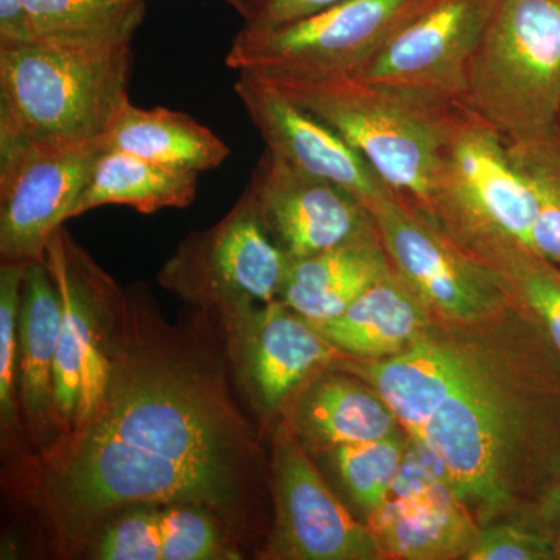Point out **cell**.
<instances>
[{"instance_id": "6da1fadb", "label": "cell", "mask_w": 560, "mask_h": 560, "mask_svg": "<svg viewBox=\"0 0 560 560\" xmlns=\"http://www.w3.org/2000/svg\"><path fill=\"white\" fill-rule=\"evenodd\" d=\"M460 326L458 375L412 440L440 459L478 525L545 521L560 480L559 350L514 298Z\"/></svg>"}, {"instance_id": "7a4b0ae2", "label": "cell", "mask_w": 560, "mask_h": 560, "mask_svg": "<svg viewBox=\"0 0 560 560\" xmlns=\"http://www.w3.org/2000/svg\"><path fill=\"white\" fill-rule=\"evenodd\" d=\"M235 431L219 390L167 355L117 348L108 393L80 431L58 480L68 517L127 504L230 503Z\"/></svg>"}, {"instance_id": "3957f363", "label": "cell", "mask_w": 560, "mask_h": 560, "mask_svg": "<svg viewBox=\"0 0 560 560\" xmlns=\"http://www.w3.org/2000/svg\"><path fill=\"white\" fill-rule=\"evenodd\" d=\"M256 79L329 125L394 195L422 210L436 187L445 149L469 110L440 92L350 77Z\"/></svg>"}, {"instance_id": "277c9868", "label": "cell", "mask_w": 560, "mask_h": 560, "mask_svg": "<svg viewBox=\"0 0 560 560\" xmlns=\"http://www.w3.org/2000/svg\"><path fill=\"white\" fill-rule=\"evenodd\" d=\"M131 44L0 47V140L102 138L130 102Z\"/></svg>"}, {"instance_id": "5b68a950", "label": "cell", "mask_w": 560, "mask_h": 560, "mask_svg": "<svg viewBox=\"0 0 560 560\" xmlns=\"http://www.w3.org/2000/svg\"><path fill=\"white\" fill-rule=\"evenodd\" d=\"M460 103L506 142L558 130L560 0L493 2Z\"/></svg>"}, {"instance_id": "8992f818", "label": "cell", "mask_w": 560, "mask_h": 560, "mask_svg": "<svg viewBox=\"0 0 560 560\" xmlns=\"http://www.w3.org/2000/svg\"><path fill=\"white\" fill-rule=\"evenodd\" d=\"M456 245L490 271L530 248L536 201L495 128L467 110L442 158L427 209Z\"/></svg>"}, {"instance_id": "52a82bcc", "label": "cell", "mask_w": 560, "mask_h": 560, "mask_svg": "<svg viewBox=\"0 0 560 560\" xmlns=\"http://www.w3.org/2000/svg\"><path fill=\"white\" fill-rule=\"evenodd\" d=\"M429 0H345L304 20L232 39L228 68L260 79L350 77Z\"/></svg>"}, {"instance_id": "ba28073f", "label": "cell", "mask_w": 560, "mask_h": 560, "mask_svg": "<svg viewBox=\"0 0 560 560\" xmlns=\"http://www.w3.org/2000/svg\"><path fill=\"white\" fill-rule=\"evenodd\" d=\"M44 260L62 300L54 419L66 430L80 431L108 393L117 352L108 315L117 290L62 228L50 238Z\"/></svg>"}, {"instance_id": "9c48e42d", "label": "cell", "mask_w": 560, "mask_h": 560, "mask_svg": "<svg viewBox=\"0 0 560 560\" xmlns=\"http://www.w3.org/2000/svg\"><path fill=\"white\" fill-rule=\"evenodd\" d=\"M103 151V136L0 140L2 264L44 260L50 238L70 219Z\"/></svg>"}, {"instance_id": "30bf717a", "label": "cell", "mask_w": 560, "mask_h": 560, "mask_svg": "<svg viewBox=\"0 0 560 560\" xmlns=\"http://www.w3.org/2000/svg\"><path fill=\"white\" fill-rule=\"evenodd\" d=\"M290 265L242 195L219 224L180 243L165 264L161 282L226 315L279 301Z\"/></svg>"}, {"instance_id": "8fae6325", "label": "cell", "mask_w": 560, "mask_h": 560, "mask_svg": "<svg viewBox=\"0 0 560 560\" xmlns=\"http://www.w3.org/2000/svg\"><path fill=\"white\" fill-rule=\"evenodd\" d=\"M370 212L390 267L438 318L480 319L512 301L499 276L467 256L422 209L390 195Z\"/></svg>"}, {"instance_id": "7c38bea8", "label": "cell", "mask_w": 560, "mask_h": 560, "mask_svg": "<svg viewBox=\"0 0 560 560\" xmlns=\"http://www.w3.org/2000/svg\"><path fill=\"white\" fill-rule=\"evenodd\" d=\"M276 526L271 552L293 560L385 559L370 526L353 518L308 458L290 425L272 444Z\"/></svg>"}, {"instance_id": "4fadbf2b", "label": "cell", "mask_w": 560, "mask_h": 560, "mask_svg": "<svg viewBox=\"0 0 560 560\" xmlns=\"http://www.w3.org/2000/svg\"><path fill=\"white\" fill-rule=\"evenodd\" d=\"M243 197L291 261L377 232L370 209L353 195L268 150L254 167Z\"/></svg>"}, {"instance_id": "5bb4252c", "label": "cell", "mask_w": 560, "mask_h": 560, "mask_svg": "<svg viewBox=\"0 0 560 560\" xmlns=\"http://www.w3.org/2000/svg\"><path fill=\"white\" fill-rule=\"evenodd\" d=\"M495 0H429L350 79L458 98Z\"/></svg>"}, {"instance_id": "9a60e30c", "label": "cell", "mask_w": 560, "mask_h": 560, "mask_svg": "<svg viewBox=\"0 0 560 560\" xmlns=\"http://www.w3.org/2000/svg\"><path fill=\"white\" fill-rule=\"evenodd\" d=\"M234 91L267 150L276 156L316 178L337 184L368 209L394 195L363 154L270 84L241 73Z\"/></svg>"}, {"instance_id": "2e32d148", "label": "cell", "mask_w": 560, "mask_h": 560, "mask_svg": "<svg viewBox=\"0 0 560 560\" xmlns=\"http://www.w3.org/2000/svg\"><path fill=\"white\" fill-rule=\"evenodd\" d=\"M235 352L265 410L285 405L342 353L285 302L226 313Z\"/></svg>"}, {"instance_id": "e0dca14e", "label": "cell", "mask_w": 560, "mask_h": 560, "mask_svg": "<svg viewBox=\"0 0 560 560\" xmlns=\"http://www.w3.org/2000/svg\"><path fill=\"white\" fill-rule=\"evenodd\" d=\"M433 319L425 302L389 264L341 315L311 324L345 357L385 360L416 345Z\"/></svg>"}, {"instance_id": "ac0fdd59", "label": "cell", "mask_w": 560, "mask_h": 560, "mask_svg": "<svg viewBox=\"0 0 560 560\" xmlns=\"http://www.w3.org/2000/svg\"><path fill=\"white\" fill-rule=\"evenodd\" d=\"M298 390L289 425L313 447L334 451L385 440L404 430L381 394L348 372L326 368Z\"/></svg>"}, {"instance_id": "d6986e66", "label": "cell", "mask_w": 560, "mask_h": 560, "mask_svg": "<svg viewBox=\"0 0 560 560\" xmlns=\"http://www.w3.org/2000/svg\"><path fill=\"white\" fill-rule=\"evenodd\" d=\"M366 515L385 559H466L481 528L452 485L425 495L389 497Z\"/></svg>"}, {"instance_id": "ffe728a7", "label": "cell", "mask_w": 560, "mask_h": 560, "mask_svg": "<svg viewBox=\"0 0 560 560\" xmlns=\"http://www.w3.org/2000/svg\"><path fill=\"white\" fill-rule=\"evenodd\" d=\"M388 268L377 230L359 241L291 261L280 301L305 319H331L359 300Z\"/></svg>"}, {"instance_id": "44dd1931", "label": "cell", "mask_w": 560, "mask_h": 560, "mask_svg": "<svg viewBox=\"0 0 560 560\" xmlns=\"http://www.w3.org/2000/svg\"><path fill=\"white\" fill-rule=\"evenodd\" d=\"M106 150L176 168L200 173L215 171L231 149L189 114L167 108L142 109L128 102L103 135Z\"/></svg>"}, {"instance_id": "7402d4cb", "label": "cell", "mask_w": 560, "mask_h": 560, "mask_svg": "<svg viewBox=\"0 0 560 560\" xmlns=\"http://www.w3.org/2000/svg\"><path fill=\"white\" fill-rule=\"evenodd\" d=\"M61 319V293L46 260L25 264L18 385L22 407L35 427H46L54 419V372Z\"/></svg>"}, {"instance_id": "603a6c76", "label": "cell", "mask_w": 560, "mask_h": 560, "mask_svg": "<svg viewBox=\"0 0 560 560\" xmlns=\"http://www.w3.org/2000/svg\"><path fill=\"white\" fill-rule=\"evenodd\" d=\"M198 176V173L176 171L124 151L105 149L70 219L109 205L128 206L142 213L186 208L197 195Z\"/></svg>"}, {"instance_id": "cb8c5ba5", "label": "cell", "mask_w": 560, "mask_h": 560, "mask_svg": "<svg viewBox=\"0 0 560 560\" xmlns=\"http://www.w3.org/2000/svg\"><path fill=\"white\" fill-rule=\"evenodd\" d=\"M35 40L79 46L131 44L145 0H24Z\"/></svg>"}, {"instance_id": "d4e9b609", "label": "cell", "mask_w": 560, "mask_h": 560, "mask_svg": "<svg viewBox=\"0 0 560 560\" xmlns=\"http://www.w3.org/2000/svg\"><path fill=\"white\" fill-rule=\"evenodd\" d=\"M515 167L528 183L536 201L530 248L560 268V135L508 142Z\"/></svg>"}, {"instance_id": "484cf974", "label": "cell", "mask_w": 560, "mask_h": 560, "mask_svg": "<svg viewBox=\"0 0 560 560\" xmlns=\"http://www.w3.org/2000/svg\"><path fill=\"white\" fill-rule=\"evenodd\" d=\"M408 444L410 434L400 430L385 440L331 451L346 489L366 514L389 499Z\"/></svg>"}, {"instance_id": "4316f807", "label": "cell", "mask_w": 560, "mask_h": 560, "mask_svg": "<svg viewBox=\"0 0 560 560\" xmlns=\"http://www.w3.org/2000/svg\"><path fill=\"white\" fill-rule=\"evenodd\" d=\"M493 272L511 296L539 320L560 353V268L533 249L522 248Z\"/></svg>"}, {"instance_id": "83f0119b", "label": "cell", "mask_w": 560, "mask_h": 560, "mask_svg": "<svg viewBox=\"0 0 560 560\" xmlns=\"http://www.w3.org/2000/svg\"><path fill=\"white\" fill-rule=\"evenodd\" d=\"M162 560L237 559L206 508L168 504L160 510Z\"/></svg>"}, {"instance_id": "f1b7e54d", "label": "cell", "mask_w": 560, "mask_h": 560, "mask_svg": "<svg viewBox=\"0 0 560 560\" xmlns=\"http://www.w3.org/2000/svg\"><path fill=\"white\" fill-rule=\"evenodd\" d=\"M469 560H560L547 523L537 517L504 518L481 526Z\"/></svg>"}, {"instance_id": "f546056e", "label": "cell", "mask_w": 560, "mask_h": 560, "mask_svg": "<svg viewBox=\"0 0 560 560\" xmlns=\"http://www.w3.org/2000/svg\"><path fill=\"white\" fill-rule=\"evenodd\" d=\"M25 264L0 267V411L3 422L14 420V389L18 381L20 311Z\"/></svg>"}, {"instance_id": "4dcf8cb0", "label": "cell", "mask_w": 560, "mask_h": 560, "mask_svg": "<svg viewBox=\"0 0 560 560\" xmlns=\"http://www.w3.org/2000/svg\"><path fill=\"white\" fill-rule=\"evenodd\" d=\"M160 510L139 508L110 523L95 551L103 560H162Z\"/></svg>"}, {"instance_id": "1f68e13d", "label": "cell", "mask_w": 560, "mask_h": 560, "mask_svg": "<svg viewBox=\"0 0 560 560\" xmlns=\"http://www.w3.org/2000/svg\"><path fill=\"white\" fill-rule=\"evenodd\" d=\"M241 14L246 31H267L304 20L345 0H223Z\"/></svg>"}, {"instance_id": "d6a6232c", "label": "cell", "mask_w": 560, "mask_h": 560, "mask_svg": "<svg viewBox=\"0 0 560 560\" xmlns=\"http://www.w3.org/2000/svg\"><path fill=\"white\" fill-rule=\"evenodd\" d=\"M32 40H35V36L24 0H0V47Z\"/></svg>"}, {"instance_id": "836d02e7", "label": "cell", "mask_w": 560, "mask_h": 560, "mask_svg": "<svg viewBox=\"0 0 560 560\" xmlns=\"http://www.w3.org/2000/svg\"><path fill=\"white\" fill-rule=\"evenodd\" d=\"M545 522H547L555 539L558 540L560 548V480L556 486L555 493H552L550 504L545 511Z\"/></svg>"}, {"instance_id": "e575fe53", "label": "cell", "mask_w": 560, "mask_h": 560, "mask_svg": "<svg viewBox=\"0 0 560 560\" xmlns=\"http://www.w3.org/2000/svg\"><path fill=\"white\" fill-rule=\"evenodd\" d=\"M558 131H559V135H560V113H559V120H558Z\"/></svg>"}]
</instances>
